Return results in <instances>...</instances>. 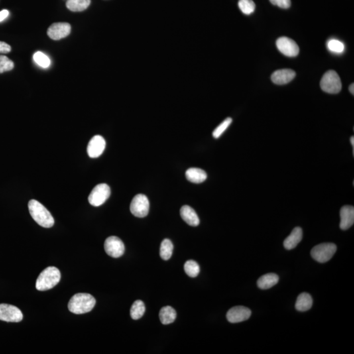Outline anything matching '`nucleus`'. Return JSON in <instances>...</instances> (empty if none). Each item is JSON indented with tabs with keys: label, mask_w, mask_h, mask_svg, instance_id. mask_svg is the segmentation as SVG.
I'll list each match as a JSON object with an SVG mask.
<instances>
[{
	"label": "nucleus",
	"mask_w": 354,
	"mask_h": 354,
	"mask_svg": "<svg viewBox=\"0 0 354 354\" xmlns=\"http://www.w3.org/2000/svg\"><path fill=\"white\" fill-rule=\"evenodd\" d=\"M313 299L310 294L302 293L297 297L295 308L299 312H306L312 308Z\"/></svg>",
	"instance_id": "nucleus-18"
},
{
	"label": "nucleus",
	"mask_w": 354,
	"mask_h": 354,
	"mask_svg": "<svg viewBox=\"0 0 354 354\" xmlns=\"http://www.w3.org/2000/svg\"><path fill=\"white\" fill-rule=\"evenodd\" d=\"M251 315V311L249 308L239 306L230 309L227 312V317L229 322L236 323L247 320Z\"/></svg>",
	"instance_id": "nucleus-12"
},
{
	"label": "nucleus",
	"mask_w": 354,
	"mask_h": 354,
	"mask_svg": "<svg viewBox=\"0 0 354 354\" xmlns=\"http://www.w3.org/2000/svg\"><path fill=\"white\" fill-rule=\"evenodd\" d=\"M105 250L107 255L113 258H119L125 252V245L123 241L117 236L108 237L105 242Z\"/></svg>",
	"instance_id": "nucleus-9"
},
{
	"label": "nucleus",
	"mask_w": 354,
	"mask_h": 354,
	"mask_svg": "<svg viewBox=\"0 0 354 354\" xmlns=\"http://www.w3.org/2000/svg\"><path fill=\"white\" fill-rule=\"evenodd\" d=\"M329 50L335 54H342L345 51V47L343 43L338 40H331L327 43Z\"/></svg>",
	"instance_id": "nucleus-29"
},
{
	"label": "nucleus",
	"mask_w": 354,
	"mask_h": 354,
	"mask_svg": "<svg viewBox=\"0 0 354 354\" xmlns=\"http://www.w3.org/2000/svg\"><path fill=\"white\" fill-rule=\"evenodd\" d=\"M180 216L188 225L197 227L199 225V219L196 211L188 205H184L180 209Z\"/></svg>",
	"instance_id": "nucleus-16"
},
{
	"label": "nucleus",
	"mask_w": 354,
	"mask_h": 354,
	"mask_svg": "<svg viewBox=\"0 0 354 354\" xmlns=\"http://www.w3.org/2000/svg\"><path fill=\"white\" fill-rule=\"evenodd\" d=\"M302 230L300 227H296L293 230L292 233L285 239L284 247L288 250L295 249L302 239Z\"/></svg>",
	"instance_id": "nucleus-17"
},
{
	"label": "nucleus",
	"mask_w": 354,
	"mask_h": 354,
	"mask_svg": "<svg viewBox=\"0 0 354 354\" xmlns=\"http://www.w3.org/2000/svg\"><path fill=\"white\" fill-rule=\"evenodd\" d=\"M184 271L191 278H196L199 273V266L194 260H188L184 264Z\"/></svg>",
	"instance_id": "nucleus-25"
},
{
	"label": "nucleus",
	"mask_w": 354,
	"mask_h": 354,
	"mask_svg": "<svg viewBox=\"0 0 354 354\" xmlns=\"http://www.w3.org/2000/svg\"><path fill=\"white\" fill-rule=\"evenodd\" d=\"M349 91L350 92L352 93L353 95H354V83H352L351 85H350L349 87Z\"/></svg>",
	"instance_id": "nucleus-34"
},
{
	"label": "nucleus",
	"mask_w": 354,
	"mask_h": 354,
	"mask_svg": "<svg viewBox=\"0 0 354 354\" xmlns=\"http://www.w3.org/2000/svg\"><path fill=\"white\" fill-rule=\"evenodd\" d=\"M321 89L329 94H337L342 89L341 79L334 70H329L321 78Z\"/></svg>",
	"instance_id": "nucleus-4"
},
{
	"label": "nucleus",
	"mask_w": 354,
	"mask_h": 354,
	"mask_svg": "<svg viewBox=\"0 0 354 354\" xmlns=\"http://www.w3.org/2000/svg\"><path fill=\"white\" fill-rule=\"evenodd\" d=\"M240 10L245 15H251L255 11L256 5L253 0H239L238 2Z\"/></svg>",
	"instance_id": "nucleus-26"
},
{
	"label": "nucleus",
	"mask_w": 354,
	"mask_h": 354,
	"mask_svg": "<svg viewBox=\"0 0 354 354\" xmlns=\"http://www.w3.org/2000/svg\"><path fill=\"white\" fill-rule=\"evenodd\" d=\"M106 147V141L101 135H95L91 138L87 146V154L91 158L99 157Z\"/></svg>",
	"instance_id": "nucleus-13"
},
{
	"label": "nucleus",
	"mask_w": 354,
	"mask_h": 354,
	"mask_svg": "<svg viewBox=\"0 0 354 354\" xmlns=\"http://www.w3.org/2000/svg\"><path fill=\"white\" fill-rule=\"evenodd\" d=\"M111 188L107 184H100L91 191L89 196V202L95 207L101 206L111 196Z\"/></svg>",
	"instance_id": "nucleus-6"
},
{
	"label": "nucleus",
	"mask_w": 354,
	"mask_h": 354,
	"mask_svg": "<svg viewBox=\"0 0 354 354\" xmlns=\"http://www.w3.org/2000/svg\"><path fill=\"white\" fill-rule=\"evenodd\" d=\"M61 274L58 268L50 266L46 268L38 276L36 283V290L40 292L54 288L60 282Z\"/></svg>",
	"instance_id": "nucleus-3"
},
{
	"label": "nucleus",
	"mask_w": 354,
	"mask_h": 354,
	"mask_svg": "<svg viewBox=\"0 0 354 354\" xmlns=\"http://www.w3.org/2000/svg\"><path fill=\"white\" fill-rule=\"evenodd\" d=\"M177 317L176 311L171 306H165L161 309L160 319L164 325H168L174 323Z\"/></svg>",
	"instance_id": "nucleus-21"
},
{
	"label": "nucleus",
	"mask_w": 354,
	"mask_h": 354,
	"mask_svg": "<svg viewBox=\"0 0 354 354\" xmlns=\"http://www.w3.org/2000/svg\"><path fill=\"white\" fill-rule=\"evenodd\" d=\"M34 60L36 64L44 68H48L51 65L50 59L42 52H36L34 55Z\"/></svg>",
	"instance_id": "nucleus-27"
},
{
	"label": "nucleus",
	"mask_w": 354,
	"mask_h": 354,
	"mask_svg": "<svg viewBox=\"0 0 354 354\" xmlns=\"http://www.w3.org/2000/svg\"><path fill=\"white\" fill-rule=\"evenodd\" d=\"M279 282V277L274 273L266 274L260 277L257 281V286L261 290H268L276 286Z\"/></svg>",
	"instance_id": "nucleus-19"
},
{
	"label": "nucleus",
	"mask_w": 354,
	"mask_h": 354,
	"mask_svg": "<svg viewBox=\"0 0 354 354\" xmlns=\"http://www.w3.org/2000/svg\"><path fill=\"white\" fill-rule=\"evenodd\" d=\"M233 122V119L231 118H228L227 119L224 120L223 122L213 132V136L215 138H219L222 135H223L224 132L228 129V127L231 125V124Z\"/></svg>",
	"instance_id": "nucleus-28"
},
{
	"label": "nucleus",
	"mask_w": 354,
	"mask_h": 354,
	"mask_svg": "<svg viewBox=\"0 0 354 354\" xmlns=\"http://www.w3.org/2000/svg\"><path fill=\"white\" fill-rule=\"evenodd\" d=\"M91 3V0H68L66 7L73 12L84 11L88 8Z\"/></svg>",
	"instance_id": "nucleus-22"
},
{
	"label": "nucleus",
	"mask_w": 354,
	"mask_h": 354,
	"mask_svg": "<svg viewBox=\"0 0 354 354\" xmlns=\"http://www.w3.org/2000/svg\"><path fill=\"white\" fill-rule=\"evenodd\" d=\"M150 203L148 197L144 194H138L133 197L130 205V210L134 216L143 218L149 212Z\"/></svg>",
	"instance_id": "nucleus-7"
},
{
	"label": "nucleus",
	"mask_w": 354,
	"mask_h": 354,
	"mask_svg": "<svg viewBox=\"0 0 354 354\" xmlns=\"http://www.w3.org/2000/svg\"><path fill=\"white\" fill-rule=\"evenodd\" d=\"M14 68L13 61L4 56H0V74L11 70Z\"/></svg>",
	"instance_id": "nucleus-30"
},
{
	"label": "nucleus",
	"mask_w": 354,
	"mask_h": 354,
	"mask_svg": "<svg viewBox=\"0 0 354 354\" xmlns=\"http://www.w3.org/2000/svg\"><path fill=\"white\" fill-rule=\"evenodd\" d=\"M11 48L5 42H0V54H8L11 52Z\"/></svg>",
	"instance_id": "nucleus-32"
},
{
	"label": "nucleus",
	"mask_w": 354,
	"mask_h": 354,
	"mask_svg": "<svg viewBox=\"0 0 354 354\" xmlns=\"http://www.w3.org/2000/svg\"><path fill=\"white\" fill-rule=\"evenodd\" d=\"M71 32V26L67 22H57L49 27L48 35L54 40H59L67 37Z\"/></svg>",
	"instance_id": "nucleus-11"
},
{
	"label": "nucleus",
	"mask_w": 354,
	"mask_h": 354,
	"mask_svg": "<svg viewBox=\"0 0 354 354\" xmlns=\"http://www.w3.org/2000/svg\"><path fill=\"white\" fill-rule=\"evenodd\" d=\"M173 251H174V245L170 239H165L163 240L161 243L160 256L162 259L168 260L172 257Z\"/></svg>",
	"instance_id": "nucleus-23"
},
{
	"label": "nucleus",
	"mask_w": 354,
	"mask_h": 354,
	"mask_svg": "<svg viewBox=\"0 0 354 354\" xmlns=\"http://www.w3.org/2000/svg\"><path fill=\"white\" fill-rule=\"evenodd\" d=\"M351 142L352 144V146H353V154H354V136H353V137H352L351 138Z\"/></svg>",
	"instance_id": "nucleus-35"
},
{
	"label": "nucleus",
	"mask_w": 354,
	"mask_h": 354,
	"mask_svg": "<svg viewBox=\"0 0 354 354\" xmlns=\"http://www.w3.org/2000/svg\"><path fill=\"white\" fill-rule=\"evenodd\" d=\"M146 308L145 305L142 300H136L133 304L132 305L131 310H130V314L132 319L137 320V319L141 318L145 312Z\"/></svg>",
	"instance_id": "nucleus-24"
},
{
	"label": "nucleus",
	"mask_w": 354,
	"mask_h": 354,
	"mask_svg": "<svg viewBox=\"0 0 354 354\" xmlns=\"http://www.w3.org/2000/svg\"><path fill=\"white\" fill-rule=\"evenodd\" d=\"M28 209L32 217L41 227L48 229L54 225V218L39 201L35 199L30 200L28 203Z\"/></svg>",
	"instance_id": "nucleus-2"
},
{
	"label": "nucleus",
	"mask_w": 354,
	"mask_h": 354,
	"mask_svg": "<svg viewBox=\"0 0 354 354\" xmlns=\"http://www.w3.org/2000/svg\"><path fill=\"white\" fill-rule=\"evenodd\" d=\"M270 1L273 5L278 6L282 9H288L292 5L291 0H270Z\"/></svg>",
	"instance_id": "nucleus-31"
},
{
	"label": "nucleus",
	"mask_w": 354,
	"mask_h": 354,
	"mask_svg": "<svg viewBox=\"0 0 354 354\" xmlns=\"http://www.w3.org/2000/svg\"><path fill=\"white\" fill-rule=\"evenodd\" d=\"M96 304L94 297L88 294H78L71 298L68 303L70 312L75 314H83L91 312Z\"/></svg>",
	"instance_id": "nucleus-1"
},
{
	"label": "nucleus",
	"mask_w": 354,
	"mask_h": 354,
	"mask_svg": "<svg viewBox=\"0 0 354 354\" xmlns=\"http://www.w3.org/2000/svg\"><path fill=\"white\" fill-rule=\"evenodd\" d=\"M9 12L7 10L4 9L0 11V22L5 20L9 16Z\"/></svg>",
	"instance_id": "nucleus-33"
},
{
	"label": "nucleus",
	"mask_w": 354,
	"mask_h": 354,
	"mask_svg": "<svg viewBox=\"0 0 354 354\" xmlns=\"http://www.w3.org/2000/svg\"><path fill=\"white\" fill-rule=\"evenodd\" d=\"M23 319L20 309L13 305L0 304V320L6 322L18 323Z\"/></svg>",
	"instance_id": "nucleus-8"
},
{
	"label": "nucleus",
	"mask_w": 354,
	"mask_h": 354,
	"mask_svg": "<svg viewBox=\"0 0 354 354\" xmlns=\"http://www.w3.org/2000/svg\"><path fill=\"white\" fill-rule=\"evenodd\" d=\"M337 251L335 244L325 243L315 246L311 251V255L315 260L320 263H325L330 260Z\"/></svg>",
	"instance_id": "nucleus-5"
},
{
	"label": "nucleus",
	"mask_w": 354,
	"mask_h": 354,
	"mask_svg": "<svg viewBox=\"0 0 354 354\" xmlns=\"http://www.w3.org/2000/svg\"><path fill=\"white\" fill-rule=\"evenodd\" d=\"M186 177L187 180L191 182L201 183L204 182L207 179V174L205 171L199 168H190L186 171Z\"/></svg>",
	"instance_id": "nucleus-20"
},
{
	"label": "nucleus",
	"mask_w": 354,
	"mask_h": 354,
	"mask_svg": "<svg viewBox=\"0 0 354 354\" xmlns=\"http://www.w3.org/2000/svg\"><path fill=\"white\" fill-rule=\"evenodd\" d=\"M277 48L284 56L294 58L299 54V47L294 40L287 37L278 38L276 42Z\"/></svg>",
	"instance_id": "nucleus-10"
},
{
	"label": "nucleus",
	"mask_w": 354,
	"mask_h": 354,
	"mask_svg": "<svg viewBox=\"0 0 354 354\" xmlns=\"http://www.w3.org/2000/svg\"><path fill=\"white\" fill-rule=\"evenodd\" d=\"M341 223L340 228L343 231H347L353 227L354 223V208L351 205H345L342 207L340 211Z\"/></svg>",
	"instance_id": "nucleus-14"
},
{
	"label": "nucleus",
	"mask_w": 354,
	"mask_h": 354,
	"mask_svg": "<svg viewBox=\"0 0 354 354\" xmlns=\"http://www.w3.org/2000/svg\"><path fill=\"white\" fill-rule=\"evenodd\" d=\"M296 76V73L291 69H282L275 71L271 76L272 81L277 85H285L290 83Z\"/></svg>",
	"instance_id": "nucleus-15"
}]
</instances>
